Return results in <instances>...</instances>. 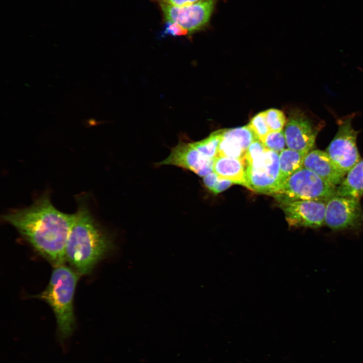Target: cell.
<instances>
[{"mask_svg": "<svg viewBox=\"0 0 363 363\" xmlns=\"http://www.w3.org/2000/svg\"><path fill=\"white\" fill-rule=\"evenodd\" d=\"M75 218V213L57 209L47 194L41 195L29 207L12 210L3 216L54 266L66 261V245Z\"/></svg>", "mask_w": 363, "mask_h": 363, "instance_id": "obj_1", "label": "cell"}, {"mask_svg": "<svg viewBox=\"0 0 363 363\" xmlns=\"http://www.w3.org/2000/svg\"><path fill=\"white\" fill-rule=\"evenodd\" d=\"M75 214L66 245L65 259L79 274H88L113 245L93 218L85 198L78 200Z\"/></svg>", "mask_w": 363, "mask_h": 363, "instance_id": "obj_2", "label": "cell"}, {"mask_svg": "<svg viewBox=\"0 0 363 363\" xmlns=\"http://www.w3.org/2000/svg\"><path fill=\"white\" fill-rule=\"evenodd\" d=\"M79 275L64 264L54 266L46 288L34 296L43 300L51 308L62 337L69 336L74 328L73 300Z\"/></svg>", "mask_w": 363, "mask_h": 363, "instance_id": "obj_3", "label": "cell"}, {"mask_svg": "<svg viewBox=\"0 0 363 363\" xmlns=\"http://www.w3.org/2000/svg\"><path fill=\"white\" fill-rule=\"evenodd\" d=\"M336 187L301 167L288 177L271 196L279 203L299 200L327 202L336 195Z\"/></svg>", "mask_w": 363, "mask_h": 363, "instance_id": "obj_4", "label": "cell"}, {"mask_svg": "<svg viewBox=\"0 0 363 363\" xmlns=\"http://www.w3.org/2000/svg\"><path fill=\"white\" fill-rule=\"evenodd\" d=\"M354 116V114H351L337 120V132L325 151L346 174L361 160L356 144L359 131L355 130L352 126Z\"/></svg>", "mask_w": 363, "mask_h": 363, "instance_id": "obj_5", "label": "cell"}, {"mask_svg": "<svg viewBox=\"0 0 363 363\" xmlns=\"http://www.w3.org/2000/svg\"><path fill=\"white\" fill-rule=\"evenodd\" d=\"M216 3V0H200L192 5L182 7L162 3L158 4L165 22L179 24L191 35L209 25Z\"/></svg>", "mask_w": 363, "mask_h": 363, "instance_id": "obj_6", "label": "cell"}, {"mask_svg": "<svg viewBox=\"0 0 363 363\" xmlns=\"http://www.w3.org/2000/svg\"><path fill=\"white\" fill-rule=\"evenodd\" d=\"M279 153L267 149L263 155L247 165L248 188L271 195L280 186Z\"/></svg>", "mask_w": 363, "mask_h": 363, "instance_id": "obj_7", "label": "cell"}, {"mask_svg": "<svg viewBox=\"0 0 363 363\" xmlns=\"http://www.w3.org/2000/svg\"><path fill=\"white\" fill-rule=\"evenodd\" d=\"M325 224L334 231L356 230L363 224L359 199L335 195L326 202Z\"/></svg>", "mask_w": 363, "mask_h": 363, "instance_id": "obj_8", "label": "cell"}, {"mask_svg": "<svg viewBox=\"0 0 363 363\" xmlns=\"http://www.w3.org/2000/svg\"><path fill=\"white\" fill-rule=\"evenodd\" d=\"M323 122L314 119L304 112L295 110L289 116L284 130L287 148L305 156L313 149Z\"/></svg>", "mask_w": 363, "mask_h": 363, "instance_id": "obj_9", "label": "cell"}, {"mask_svg": "<svg viewBox=\"0 0 363 363\" xmlns=\"http://www.w3.org/2000/svg\"><path fill=\"white\" fill-rule=\"evenodd\" d=\"M326 202L299 200L279 203L290 227L318 228L325 224Z\"/></svg>", "mask_w": 363, "mask_h": 363, "instance_id": "obj_10", "label": "cell"}, {"mask_svg": "<svg viewBox=\"0 0 363 363\" xmlns=\"http://www.w3.org/2000/svg\"><path fill=\"white\" fill-rule=\"evenodd\" d=\"M214 159L203 157L193 142L180 141L170 155L158 165H171L191 170L201 177L213 172Z\"/></svg>", "mask_w": 363, "mask_h": 363, "instance_id": "obj_11", "label": "cell"}, {"mask_svg": "<svg viewBox=\"0 0 363 363\" xmlns=\"http://www.w3.org/2000/svg\"><path fill=\"white\" fill-rule=\"evenodd\" d=\"M257 139V136L248 125L225 129L219 144L217 156L245 159L249 147Z\"/></svg>", "mask_w": 363, "mask_h": 363, "instance_id": "obj_12", "label": "cell"}, {"mask_svg": "<svg viewBox=\"0 0 363 363\" xmlns=\"http://www.w3.org/2000/svg\"><path fill=\"white\" fill-rule=\"evenodd\" d=\"M302 167L336 187L346 175L335 165L326 151L321 150L313 149L307 153L304 158Z\"/></svg>", "mask_w": 363, "mask_h": 363, "instance_id": "obj_13", "label": "cell"}, {"mask_svg": "<svg viewBox=\"0 0 363 363\" xmlns=\"http://www.w3.org/2000/svg\"><path fill=\"white\" fill-rule=\"evenodd\" d=\"M247 164L245 159L217 156L214 159L213 172L221 179L231 181L248 188Z\"/></svg>", "mask_w": 363, "mask_h": 363, "instance_id": "obj_14", "label": "cell"}, {"mask_svg": "<svg viewBox=\"0 0 363 363\" xmlns=\"http://www.w3.org/2000/svg\"><path fill=\"white\" fill-rule=\"evenodd\" d=\"M336 195L358 199L363 196V160L347 172L342 183L336 187Z\"/></svg>", "mask_w": 363, "mask_h": 363, "instance_id": "obj_15", "label": "cell"}, {"mask_svg": "<svg viewBox=\"0 0 363 363\" xmlns=\"http://www.w3.org/2000/svg\"><path fill=\"white\" fill-rule=\"evenodd\" d=\"M305 156L299 152L289 148L284 149L279 153L280 186L302 167Z\"/></svg>", "mask_w": 363, "mask_h": 363, "instance_id": "obj_16", "label": "cell"}, {"mask_svg": "<svg viewBox=\"0 0 363 363\" xmlns=\"http://www.w3.org/2000/svg\"><path fill=\"white\" fill-rule=\"evenodd\" d=\"M224 130H217L205 139L193 142V145L203 157L209 159H214L217 156L219 144Z\"/></svg>", "mask_w": 363, "mask_h": 363, "instance_id": "obj_17", "label": "cell"}, {"mask_svg": "<svg viewBox=\"0 0 363 363\" xmlns=\"http://www.w3.org/2000/svg\"><path fill=\"white\" fill-rule=\"evenodd\" d=\"M266 119L270 132L283 130L287 119L284 113L278 109L271 108L264 111Z\"/></svg>", "mask_w": 363, "mask_h": 363, "instance_id": "obj_18", "label": "cell"}, {"mask_svg": "<svg viewBox=\"0 0 363 363\" xmlns=\"http://www.w3.org/2000/svg\"><path fill=\"white\" fill-rule=\"evenodd\" d=\"M262 142L267 149L279 153L286 145L284 131L270 132Z\"/></svg>", "mask_w": 363, "mask_h": 363, "instance_id": "obj_19", "label": "cell"}, {"mask_svg": "<svg viewBox=\"0 0 363 363\" xmlns=\"http://www.w3.org/2000/svg\"><path fill=\"white\" fill-rule=\"evenodd\" d=\"M248 125L256 135L258 139L261 142L270 132L266 119L264 111L260 112L254 116L251 119Z\"/></svg>", "mask_w": 363, "mask_h": 363, "instance_id": "obj_20", "label": "cell"}, {"mask_svg": "<svg viewBox=\"0 0 363 363\" xmlns=\"http://www.w3.org/2000/svg\"><path fill=\"white\" fill-rule=\"evenodd\" d=\"M267 148L259 139L254 141L249 147L245 156L247 165L261 156Z\"/></svg>", "mask_w": 363, "mask_h": 363, "instance_id": "obj_21", "label": "cell"}, {"mask_svg": "<svg viewBox=\"0 0 363 363\" xmlns=\"http://www.w3.org/2000/svg\"><path fill=\"white\" fill-rule=\"evenodd\" d=\"M162 36H182L189 35L188 31L179 24L169 21L165 22Z\"/></svg>", "mask_w": 363, "mask_h": 363, "instance_id": "obj_22", "label": "cell"}, {"mask_svg": "<svg viewBox=\"0 0 363 363\" xmlns=\"http://www.w3.org/2000/svg\"><path fill=\"white\" fill-rule=\"evenodd\" d=\"M200 0H153L157 4L162 3L172 6L182 7L195 4Z\"/></svg>", "mask_w": 363, "mask_h": 363, "instance_id": "obj_23", "label": "cell"}, {"mask_svg": "<svg viewBox=\"0 0 363 363\" xmlns=\"http://www.w3.org/2000/svg\"><path fill=\"white\" fill-rule=\"evenodd\" d=\"M219 179L218 175L213 171L203 177V183L206 188L212 192Z\"/></svg>", "mask_w": 363, "mask_h": 363, "instance_id": "obj_24", "label": "cell"}, {"mask_svg": "<svg viewBox=\"0 0 363 363\" xmlns=\"http://www.w3.org/2000/svg\"><path fill=\"white\" fill-rule=\"evenodd\" d=\"M233 184V183L229 180L219 178V181L212 192L214 194L220 193L228 189Z\"/></svg>", "mask_w": 363, "mask_h": 363, "instance_id": "obj_25", "label": "cell"}]
</instances>
